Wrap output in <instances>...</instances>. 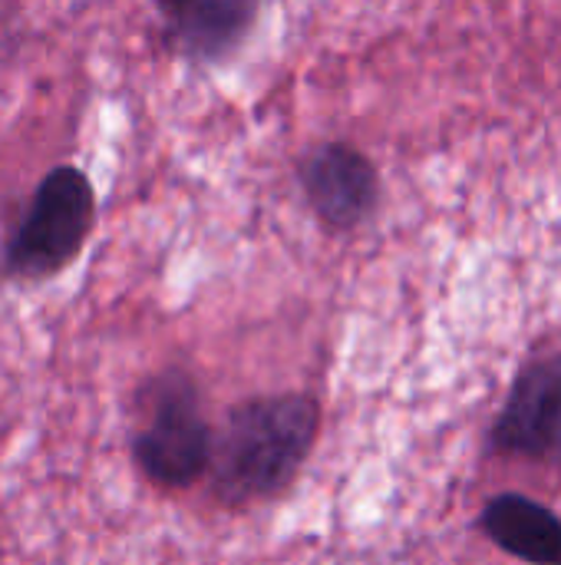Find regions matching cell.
Instances as JSON below:
<instances>
[{
  "label": "cell",
  "mask_w": 561,
  "mask_h": 565,
  "mask_svg": "<svg viewBox=\"0 0 561 565\" xmlns=\"http://www.w3.org/2000/svg\"><path fill=\"white\" fill-rule=\"evenodd\" d=\"M215 437L202 417L195 381L185 371H165L142 391V424L132 437L139 470L169 490L195 483L212 467Z\"/></svg>",
  "instance_id": "3957f363"
},
{
  "label": "cell",
  "mask_w": 561,
  "mask_h": 565,
  "mask_svg": "<svg viewBox=\"0 0 561 565\" xmlns=\"http://www.w3.org/2000/svg\"><path fill=\"white\" fill-rule=\"evenodd\" d=\"M493 447L561 467V354L526 367L493 427Z\"/></svg>",
  "instance_id": "277c9868"
},
{
  "label": "cell",
  "mask_w": 561,
  "mask_h": 565,
  "mask_svg": "<svg viewBox=\"0 0 561 565\" xmlns=\"http://www.w3.org/2000/svg\"><path fill=\"white\" fill-rule=\"evenodd\" d=\"M96 222V195L76 166L46 172L3 245L0 275L13 281H43L60 275L83 252Z\"/></svg>",
  "instance_id": "7a4b0ae2"
},
{
  "label": "cell",
  "mask_w": 561,
  "mask_h": 565,
  "mask_svg": "<svg viewBox=\"0 0 561 565\" xmlns=\"http://www.w3.org/2000/svg\"><path fill=\"white\" fill-rule=\"evenodd\" d=\"M17 46V0H0V53Z\"/></svg>",
  "instance_id": "ba28073f"
},
{
  "label": "cell",
  "mask_w": 561,
  "mask_h": 565,
  "mask_svg": "<svg viewBox=\"0 0 561 565\" xmlns=\"http://www.w3.org/2000/svg\"><path fill=\"white\" fill-rule=\"evenodd\" d=\"M483 526L496 546L526 563L552 565L561 559V520L536 500L516 493L496 497L483 513Z\"/></svg>",
  "instance_id": "52a82bcc"
},
{
  "label": "cell",
  "mask_w": 561,
  "mask_h": 565,
  "mask_svg": "<svg viewBox=\"0 0 561 565\" xmlns=\"http://www.w3.org/2000/svg\"><path fill=\"white\" fill-rule=\"evenodd\" d=\"M155 7L179 53L215 63L241 46L261 0H155Z\"/></svg>",
  "instance_id": "8992f818"
},
{
  "label": "cell",
  "mask_w": 561,
  "mask_h": 565,
  "mask_svg": "<svg viewBox=\"0 0 561 565\" xmlns=\"http://www.w3.org/2000/svg\"><path fill=\"white\" fill-rule=\"evenodd\" d=\"M552 565H561V559H559V563H552Z\"/></svg>",
  "instance_id": "9c48e42d"
},
{
  "label": "cell",
  "mask_w": 561,
  "mask_h": 565,
  "mask_svg": "<svg viewBox=\"0 0 561 565\" xmlns=\"http://www.w3.org/2000/svg\"><path fill=\"white\" fill-rule=\"evenodd\" d=\"M317 437V404L301 394L258 397L235 407L215 437L212 483L225 503L281 493Z\"/></svg>",
  "instance_id": "6da1fadb"
},
{
  "label": "cell",
  "mask_w": 561,
  "mask_h": 565,
  "mask_svg": "<svg viewBox=\"0 0 561 565\" xmlns=\"http://www.w3.org/2000/svg\"><path fill=\"white\" fill-rule=\"evenodd\" d=\"M301 182L314 212L334 228L360 225L377 205L374 166L344 142H327L314 149L301 166Z\"/></svg>",
  "instance_id": "5b68a950"
}]
</instances>
